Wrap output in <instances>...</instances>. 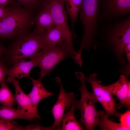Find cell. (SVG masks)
I'll return each instance as SVG.
<instances>
[{
	"mask_svg": "<svg viewBox=\"0 0 130 130\" xmlns=\"http://www.w3.org/2000/svg\"><path fill=\"white\" fill-rule=\"evenodd\" d=\"M97 32L104 45L113 50L118 58L124 62L125 48L130 42V17L98 22Z\"/></svg>",
	"mask_w": 130,
	"mask_h": 130,
	"instance_id": "6da1fadb",
	"label": "cell"
},
{
	"mask_svg": "<svg viewBox=\"0 0 130 130\" xmlns=\"http://www.w3.org/2000/svg\"><path fill=\"white\" fill-rule=\"evenodd\" d=\"M46 32H41L34 30L32 32L15 37L5 48L2 59L6 64L8 63L13 64L31 58L46 46L44 41Z\"/></svg>",
	"mask_w": 130,
	"mask_h": 130,
	"instance_id": "7a4b0ae2",
	"label": "cell"
},
{
	"mask_svg": "<svg viewBox=\"0 0 130 130\" xmlns=\"http://www.w3.org/2000/svg\"><path fill=\"white\" fill-rule=\"evenodd\" d=\"M7 7L8 12L0 21V39L14 38L30 32L35 11L24 8L16 1Z\"/></svg>",
	"mask_w": 130,
	"mask_h": 130,
	"instance_id": "3957f363",
	"label": "cell"
},
{
	"mask_svg": "<svg viewBox=\"0 0 130 130\" xmlns=\"http://www.w3.org/2000/svg\"><path fill=\"white\" fill-rule=\"evenodd\" d=\"M99 0H83L79 12V18L83 25L84 33L80 48L76 58L81 59L83 50H89L91 46L97 43L95 38L97 35L99 27L98 17L100 12Z\"/></svg>",
	"mask_w": 130,
	"mask_h": 130,
	"instance_id": "277c9868",
	"label": "cell"
},
{
	"mask_svg": "<svg viewBox=\"0 0 130 130\" xmlns=\"http://www.w3.org/2000/svg\"><path fill=\"white\" fill-rule=\"evenodd\" d=\"M75 74L81 82L79 89L81 97L79 100L76 101V109L79 110L81 114L79 122L84 125L86 130H95V128L98 126L100 115V111L97 110L95 107L97 99L94 93L88 90L84 74L81 72H76Z\"/></svg>",
	"mask_w": 130,
	"mask_h": 130,
	"instance_id": "5b68a950",
	"label": "cell"
},
{
	"mask_svg": "<svg viewBox=\"0 0 130 130\" xmlns=\"http://www.w3.org/2000/svg\"><path fill=\"white\" fill-rule=\"evenodd\" d=\"M72 57L65 41L52 47L45 46L31 58L40 69V78L49 74L55 66L66 58Z\"/></svg>",
	"mask_w": 130,
	"mask_h": 130,
	"instance_id": "8992f818",
	"label": "cell"
},
{
	"mask_svg": "<svg viewBox=\"0 0 130 130\" xmlns=\"http://www.w3.org/2000/svg\"><path fill=\"white\" fill-rule=\"evenodd\" d=\"M41 6L49 10L56 25L63 32L72 57L74 58L77 52L73 47L72 41V33L68 24L67 17L65 10L64 0H43Z\"/></svg>",
	"mask_w": 130,
	"mask_h": 130,
	"instance_id": "52a82bcc",
	"label": "cell"
},
{
	"mask_svg": "<svg viewBox=\"0 0 130 130\" xmlns=\"http://www.w3.org/2000/svg\"><path fill=\"white\" fill-rule=\"evenodd\" d=\"M96 73L90 75L89 78H86L91 84L93 93L98 101L104 109L107 116L108 117L114 115L119 118L122 113L118 112L116 109V98L113 97L112 94L106 88V86L101 84V82L96 78Z\"/></svg>",
	"mask_w": 130,
	"mask_h": 130,
	"instance_id": "ba28073f",
	"label": "cell"
},
{
	"mask_svg": "<svg viewBox=\"0 0 130 130\" xmlns=\"http://www.w3.org/2000/svg\"><path fill=\"white\" fill-rule=\"evenodd\" d=\"M99 3L98 22L110 21L130 13V0H99Z\"/></svg>",
	"mask_w": 130,
	"mask_h": 130,
	"instance_id": "9c48e42d",
	"label": "cell"
},
{
	"mask_svg": "<svg viewBox=\"0 0 130 130\" xmlns=\"http://www.w3.org/2000/svg\"><path fill=\"white\" fill-rule=\"evenodd\" d=\"M59 82L60 85V92L57 100L51 111L54 119L52 126L57 130H60L61 119L65 109L71 106L77 96L72 92L67 93L61 81L59 80Z\"/></svg>",
	"mask_w": 130,
	"mask_h": 130,
	"instance_id": "30bf717a",
	"label": "cell"
},
{
	"mask_svg": "<svg viewBox=\"0 0 130 130\" xmlns=\"http://www.w3.org/2000/svg\"><path fill=\"white\" fill-rule=\"evenodd\" d=\"M12 82L15 88V99L17 104L18 110L23 114L40 119L41 117L38 114L37 108L34 106L28 95L26 94L21 89L19 80L14 79Z\"/></svg>",
	"mask_w": 130,
	"mask_h": 130,
	"instance_id": "8fae6325",
	"label": "cell"
},
{
	"mask_svg": "<svg viewBox=\"0 0 130 130\" xmlns=\"http://www.w3.org/2000/svg\"><path fill=\"white\" fill-rule=\"evenodd\" d=\"M29 61H22L13 64L12 67L8 69V77L6 82L11 83L15 78L18 80L24 77L30 78V72L31 69L36 66L34 60L32 58Z\"/></svg>",
	"mask_w": 130,
	"mask_h": 130,
	"instance_id": "7c38bea8",
	"label": "cell"
},
{
	"mask_svg": "<svg viewBox=\"0 0 130 130\" xmlns=\"http://www.w3.org/2000/svg\"><path fill=\"white\" fill-rule=\"evenodd\" d=\"M130 85V81L124 75L121 76L119 80L115 83L106 86L111 93L114 95L119 101V103L116 104L117 109L124 106V102L127 95L128 88Z\"/></svg>",
	"mask_w": 130,
	"mask_h": 130,
	"instance_id": "4fadbf2b",
	"label": "cell"
},
{
	"mask_svg": "<svg viewBox=\"0 0 130 130\" xmlns=\"http://www.w3.org/2000/svg\"><path fill=\"white\" fill-rule=\"evenodd\" d=\"M33 18L35 25L34 30L43 32L48 28L56 25L50 12L46 8L41 6Z\"/></svg>",
	"mask_w": 130,
	"mask_h": 130,
	"instance_id": "5bb4252c",
	"label": "cell"
},
{
	"mask_svg": "<svg viewBox=\"0 0 130 130\" xmlns=\"http://www.w3.org/2000/svg\"><path fill=\"white\" fill-rule=\"evenodd\" d=\"M29 78L32 83V88L28 95L33 105L37 108L39 103L42 99L52 95V94L48 91L43 86L41 83L42 78H40L35 80L30 77Z\"/></svg>",
	"mask_w": 130,
	"mask_h": 130,
	"instance_id": "9a60e30c",
	"label": "cell"
},
{
	"mask_svg": "<svg viewBox=\"0 0 130 130\" xmlns=\"http://www.w3.org/2000/svg\"><path fill=\"white\" fill-rule=\"evenodd\" d=\"M75 99L71 105L70 110L64 114L62 118L61 130H82L83 126L77 120L75 115L76 109Z\"/></svg>",
	"mask_w": 130,
	"mask_h": 130,
	"instance_id": "2e32d148",
	"label": "cell"
},
{
	"mask_svg": "<svg viewBox=\"0 0 130 130\" xmlns=\"http://www.w3.org/2000/svg\"><path fill=\"white\" fill-rule=\"evenodd\" d=\"M46 46L52 47L65 41L64 34L61 30L55 25L47 29L44 37Z\"/></svg>",
	"mask_w": 130,
	"mask_h": 130,
	"instance_id": "e0dca14e",
	"label": "cell"
},
{
	"mask_svg": "<svg viewBox=\"0 0 130 130\" xmlns=\"http://www.w3.org/2000/svg\"><path fill=\"white\" fill-rule=\"evenodd\" d=\"M83 0H64L66 10L70 18L73 36H75V27Z\"/></svg>",
	"mask_w": 130,
	"mask_h": 130,
	"instance_id": "ac0fdd59",
	"label": "cell"
},
{
	"mask_svg": "<svg viewBox=\"0 0 130 130\" xmlns=\"http://www.w3.org/2000/svg\"><path fill=\"white\" fill-rule=\"evenodd\" d=\"M20 118L28 121L36 119L31 116L23 114L12 107L0 106V119L12 121Z\"/></svg>",
	"mask_w": 130,
	"mask_h": 130,
	"instance_id": "d6986e66",
	"label": "cell"
},
{
	"mask_svg": "<svg viewBox=\"0 0 130 130\" xmlns=\"http://www.w3.org/2000/svg\"><path fill=\"white\" fill-rule=\"evenodd\" d=\"M100 115L98 126L102 130H128L123 127L120 123L114 122L110 120L106 115L105 112L100 111Z\"/></svg>",
	"mask_w": 130,
	"mask_h": 130,
	"instance_id": "ffe728a7",
	"label": "cell"
},
{
	"mask_svg": "<svg viewBox=\"0 0 130 130\" xmlns=\"http://www.w3.org/2000/svg\"><path fill=\"white\" fill-rule=\"evenodd\" d=\"M1 85L0 104L3 106L12 107L15 103L14 96L12 93L6 81L3 82Z\"/></svg>",
	"mask_w": 130,
	"mask_h": 130,
	"instance_id": "44dd1931",
	"label": "cell"
},
{
	"mask_svg": "<svg viewBox=\"0 0 130 130\" xmlns=\"http://www.w3.org/2000/svg\"><path fill=\"white\" fill-rule=\"evenodd\" d=\"M25 8L35 11L40 7L43 0H16Z\"/></svg>",
	"mask_w": 130,
	"mask_h": 130,
	"instance_id": "7402d4cb",
	"label": "cell"
},
{
	"mask_svg": "<svg viewBox=\"0 0 130 130\" xmlns=\"http://www.w3.org/2000/svg\"><path fill=\"white\" fill-rule=\"evenodd\" d=\"M56 130L52 126L50 127H44L39 124H31L25 126L19 125L16 127L15 130Z\"/></svg>",
	"mask_w": 130,
	"mask_h": 130,
	"instance_id": "603a6c76",
	"label": "cell"
},
{
	"mask_svg": "<svg viewBox=\"0 0 130 130\" xmlns=\"http://www.w3.org/2000/svg\"><path fill=\"white\" fill-rule=\"evenodd\" d=\"M17 124L12 120L0 119V130H14Z\"/></svg>",
	"mask_w": 130,
	"mask_h": 130,
	"instance_id": "cb8c5ba5",
	"label": "cell"
},
{
	"mask_svg": "<svg viewBox=\"0 0 130 130\" xmlns=\"http://www.w3.org/2000/svg\"><path fill=\"white\" fill-rule=\"evenodd\" d=\"M119 118L120 123L122 126L130 130V110H128L124 113L122 114Z\"/></svg>",
	"mask_w": 130,
	"mask_h": 130,
	"instance_id": "d4e9b609",
	"label": "cell"
},
{
	"mask_svg": "<svg viewBox=\"0 0 130 130\" xmlns=\"http://www.w3.org/2000/svg\"><path fill=\"white\" fill-rule=\"evenodd\" d=\"M1 58H0V84L4 82H6V77L8 70L7 65Z\"/></svg>",
	"mask_w": 130,
	"mask_h": 130,
	"instance_id": "484cf974",
	"label": "cell"
},
{
	"mask_svg": "<svg viewBox=\"0 0 130 130\" xmlns=\"http://www.w3.org/2000/svg\"><path fill=\"white\" fill-rule=\"evenodd\" d=\"M124 106L128 110H130V85L128 87L127 95L124 103Z\"/></svg>",
	"mask_w": 130,
	"mask_h": 130,
	"instance_id": "4316f807",
	"label": "cell"
},
{
	"mask_svg": "<svg viewBox=\"0 0 130 130\" xmlns=\"http://www.w3.org/2000/svg\"><path fill=\"white\" fill-rule=\"evenodd\" d=\"M8 12L7 7L0 6V21L6 15Z\"/></svg>",
	"mask_w": 130,
	"mask_h": 130,
	"instance_id": "83f0119b",
	"label": "cell"
},
{
	"mask_svg": "<svg viewBox=\"0 0 130 130\" xmlns=\"http://www.w3.org/2000/svg\"><path fill=\"white\" fill-rule=\"evenodd\" d=\"M14 1V0H0V6L5 7Z\"/></svg>",
	"mask_w": 130,
	"mask_h": 130,
	"instance_id": "f1b7e54d",
	"label": "cell"
},
{
	"mask_svg": "<svg viewBox=\"0 0 130 130\" xmlns=\"http://www.w3.org/2000/svg\"><path fill=\"white\" fill-rule=\"evenodd\" d=\"M126 54V57L128 63L130 62V42L126 46L125 49Z\"/></svg>",
	"mask_w": 130,
	"mask_h": 130,
	"instance_id": "f546056e",
	"label": "cell"
},
{
	"mask_svg": "<svg viewBox=\"0 0 130 130\" xmlns=\"http://www.w3.org/2000/svg\"><path fill=\"white\" fill-rule=\"evenodd\" d=\"M5 50V48L1 44L0 42V58L2 57Z\"/></svg>",
	"mask_w": 130,
	"mask_h": 130,
	"instance_id": "4dcf8cb0",
	"label": "cell"
}]
</instances>
